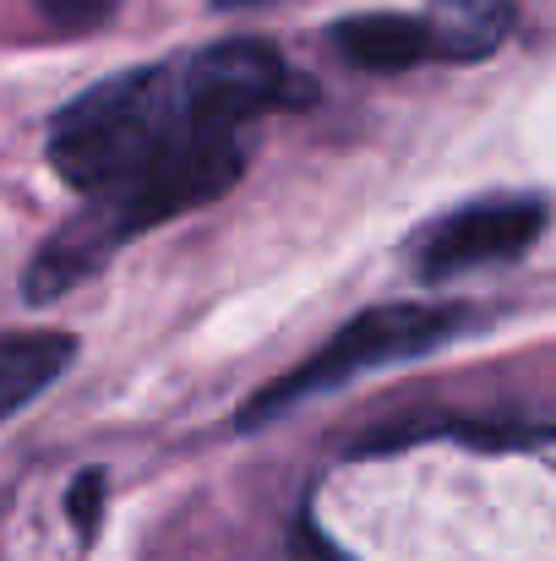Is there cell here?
<instances>
[{"label": "cell", "mask_w": 556, "mask_h": 561, "mask_svg": "<svg viewBox=\"0 0 556 561\" xmlns=\"http://www.w3.org/2000/svg\"><path fill=\"white\" fill-rule=\"evenodd\" d=\"M246 153V131L196 104L185 66H143L88 88L49 126V164L88 207L33 256L27 295L77 289L132 234L224 196Z\"/></svg>", "instance_id": "cell-1"}, {"label": "cell", "mask_w": 556, "mask_h": 561, "mask_svg": "<svg viewBox=\"0 0 556 561\" xmlns=\"http://www.w3.org/2000/svg\"><path fill=\"white\" fill-rule=\"evenodd\" d=\"M458 328H464V311H447V306H376L366 317H355L339 339H328L300 371L279 376L273 387H262L240 409V425H262L279 409H290L300 398H317L328 387H344V381H355L361 371L393 366V360H415V355L447 344Z\"/></svg>", "instance_id": "cell-2"}, {"label": "cell", "mask_w": 556, "mask_h": 561, "mask_svg": "<svg viewBox=\"0 0 556 561\" xmlns=\"http://www.w3.org/2000/svg\"><path fill=\"white\" fill-rule=\"evenodd\" d=\"M185 66V88L196 93L202 110H213L229 126H251L273 110H295L311 104V82L295 77L273 44L262 38H229V44H207L196 49Z\"/></svg>", "instance_id": "cell-3"}, {"label": "cell", "mask_w": 556, "mask_h": 561, "mask_svg": "<svg viewBox=\"0 0 556 561\" xmlns=\"http://www.w3.org/2000/svg\"><path fill=\"white\" fill-rule=\"evenodd\" d=\"M546 229V202L535 196H502V202H475L453 218H442L420 245L415 262L425 278H453L464 267H486V262H508L519 251H530Z\"/></svg>", "instance_id": "cell-4"}, {"label": "cell", "mask_w": 556, "mask_h": 561, "mask_svg": "<svg viewBox=\"0 0 556 561\" xmlns=\"http://www.w3.org/2000/svg\"><path fill=\"white\" fill-rule=\"evenodd\" d=\"M77 339L71 333H0V420H11L16 409H27L55 376L71 366Z\"/></svg>", "instance_id": "cell-5"}, {"label": "cell", "mask_w": 556, "mask_h": 561, "mask_svg": "<svg viewBox=\"0 0 556 561\" xmlns=\"http://www.w3.org/2000/svg\"><path fill=\"white\" fill-rule=\"evenodd\" d=\"M333 38H339L344 60H355L361 71H409V66H420V60L436 55L425 22H415V16H387V11L339 22Z\"/></svg>", "instance_id": "cell-6"}, {"label": "cell", "mask_w": 556, "mask_h": 561, "mask_svg": "<svg viewBox=\"0 0 556 561\" xmlns=\"http://www.w3.org/2000/svg\"><path fill=\"white\" fill-rule=\"evenodd\" d=\"M425 27L442 60H486L513 33V5L508 0H431Z\"/></svg>", "instance_id": "cell-7"}, {"label": "cell", "mask_w": 556, "mask_h": 561, "mask_svg": "<svg viewBox=\"0 0 556 561\" xmlns=\"http://www.w3.org/2000/svg\"><path fill=\"white\" fill-rule=\"evenodd\" d=\"M38 11L60 27V33H93L115 16V0H38Z\"/></svg>", "instance_id": "cell-8"}, {"label": "cell", "mask_w": 556, "mask_h": 561, "mask_svg": "<svg viewBox=\"0 0 556 561\" xmlns=\"http://www.w3.org/2000/svg\"><path fill=\"white\" fill-rule=\"evenodd\" d=\"M99 491H104V485H99V474H82V480H77L71 513H77V524H82V529H93V518H99Z\"/></svg>", "instance_id": "cell-9"}, {"label": "cell", "mask_w": 556, "mask_h": 561, "mask_svg": "<svg viewBox=\"0 0 556 561\" xmlns=\"http://www.w3.org/2000/svg\"><path fill=\"white\" fill-rule=\"evenodd\" d=\"M213 5H224V11H235V5H262V0H213Z\"/></svg>", "instance_id": "cell-10"}]
</instances>
